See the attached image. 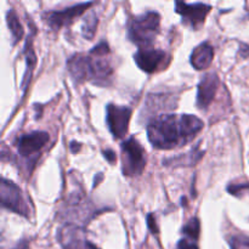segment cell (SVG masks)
Returning a JSON list of instances; mask_svg holds the SVG:
<instances>
[{"instance_id": "cell-1", "label": "cell", "mask_w": 249, "mask_h": 249, "mask_svg": "<svg viewBox=\"0 0 249 249\" xmlns=\"http://www.w3.org/2000/svg\"><path fill=\"white\" fill-rule=\"evenodd\" d=\"M203 126V122L192 114H163L148 123V140L158 150H172L194 140Z\"/></svg>"}, {"instance_id": "cell-2", "label": "cell", "mask_w": 249, "mask_h": 249, "mask_svg": "<svg viewBox=\"0 0 249 249\" xmlns=\"http://www.w3.org/2000/svg\"><path fill=\"white\" fill-rule=\"evenodd\" d=\"M109 46L101 41L90 50L88 55H74L67 61L68 72L75 83L90 80L96 85L109 84L113 67L108 58Z\"/></svg>"}, {"instance_id": "cell-3", "label": "cell", "mask_w": 249, "mask_h": 249, "mask_svg": "<svg viewBox=\"0 0 249 249\" xmlns=\"http://www.w3.org/2000/svg\"><path fill=\"white\" fill-rule=\"evenodd\" d=\"M160 16L156 11H147L130 19L128 24V38L141 48H148L160 33Z\"/></svg>"}, {"instance_id": "cell-4", "label": "cell", "mask_w": 249, "mask_h": 249, "mask_svg": "<svg viewBox=\"0 0 249 249\" xmlns=\"http://www.w3.org/2000/svg\"><path fill=\"white\" fill-rule=\"evenodd\" d=\"M146 167V152L135 138H129L122 143V172L125 177H136Z\"/></svg>"}, {"instance_id": "cell-5", "label": "cell", "mask_w": 249, "mask_h": 249, "mask_svg": "<svg viewBox=\"0 0 249 249\" xmlns=\"http://www.w3.org/2000/svg\"><path fill=\"white\" fill-rule=\"evenodd\" d=\"M0 195H1V204L4 208L18 215L28 218V206H27L21 189L16 184L2 178L1 184H0Z\"/></svg>"}, {"instance_id": "cell-6", "label": "cell", "mask_w": 249, "mask_h": 249, "mask_svg": "<svg viewBox=\"0 0 249 249\" xmlns=\"http://www.w3.org/2000/svg\"><path fill=\"white\" fill-rule=\"evenodd\" d=\"M94 5V2H82V4H75L73 6L66 7L63 10L57 11H48L43 14V21L53 31H58L62 27L68 26L77 18L78 16L84 14L88 9Z\"/></svg>"}, {"instance_id": "cell-7", "label": "cell", "mask_w": 249, "mask_h": 249, "mask_svg": "<svg viewBox=\"0 0 249 249\" xmlns=\"http://www.w3.org/2000/svg\"><path fill=\"white\" fill-rule=\"evenodd\" d=\"M106 121L109 131L114 139H122L126 135L131 118V109L129 107L107 105Z\"/></svg>"}, {"instance_id": "cell-8", "label": "cell", "mask_w": 249, "mask_h": 249, "mask_svg": "<svg viewBox=\"0 0 249 249\" xmlns=\"http://www.w3.org/2000/svg\"><path fill=\"white\" fill-rule=\"evenodd\" d=\"M134 58H135V62L139 68L150 74L162 70V68H165V66L168 65L167 61L169 60L164 50L153 49L151 46L139 49Z\"/></svg>"}, {"instance_id": "cell-9", "label": "cell", "mask_w": 249, "mask_h": 249, "mask_svg": "<svg viewBox=\"0 0 249 249\" xmlns=\"http://www.w3.org/2000/svg\"><path fill=\"white\" fill-rule=\"evenodd\" d=\"M211 10V5L203 2H195V4H187L182 1L175 2V11L182 17V22L195 29H198L204 23Z\"/></svg>"}, {"instance_id": "cell-10", "label": "cell", "mask_w": 249, "mask_h": 249, "mask_svg": "<svg viewBox=\"0 0 249 249\" xmlns=\"http://www.w3.org/2000/svg\"><path fill=\"white\" fill-rule=\"evenodd\" d=\"M58 241L62 249H100L88 240L84 229L71 224L61 229L58 232Z\"/></svg>"}, {"instance_id": "cell-11", "label": "cell", "mask_w": 249, "mask_h": 249, "mask_svg": "<svg viewBox=\"0 0 249 249\" xmlns=\"http://www.w3.org/2000/svg\"><path fill=\"white\" fill-rule=\"evenodd\" d=\"M49 134L46 131H32L19 136L17 140V150L22 157H32L40 152L41 148L49 142Z\"/></svg>"}, {"instance_id": "cell-12", "label": "cell", "mask_w": 249, "mask_h": 249, "mask_svg": "<svg viewBox=\"0 0 249 249\" xmlns=\"http://www.w3.org/2000/svg\"><path fill=\"white\" fill-rule=\"evenodd\" d=\"M219 89L218 74L214 72L208 73L202 78L197 90V107L199 109L208 108L209 105L215 97L216 91Z\"/></svg>"}, {"instance_id": "cell-13", "label": "cell", "mask_w": 249, "mask_h": 249, "mask_svg": "<svg viewBox=\"0 0 249 249\" xmlns=\"http://www.w3.org/2000/svg\"><path fill=\"white\" fill-rule=\"evenodd\" d=\"M214 58V49L209 43H202L192 51L190 63L197 71H203L212 65Z\"/></svg>"}, {"instance_id": "cell-14", "label": "cell", "mask_w": 249, "mask_h": 249, "mask_svg": "<svg viewBox=\"0 0 249 249\" xmlns=\"http://www.w3.org/2000/svg\"><path fill=\"white\" fill-rule=\"evenodd\" d=\"M24 56H26V72L23 74V79H22L21 88L23 91H26L27 87L31 83L32 74H33L34 67H36V53L33 50V44H32V36H29L28 40L26 41V45H24Z\"/></svg>"}, {"instance_id": "cell-15", "label": "cell", "mask_w": 249, "mask_h": 249, "mask_svg": "<svg viewBox=\"0 0 249 249\" xmlns=\"http://www.w3.org/2000/svg\"><path fill=\"white\" fill-rule=\"evenodd\" d=\"M202 157H203V152L199 151L198 148H195V150L190 151V152L185 153V155L168 158V160H165L163 163L167 165H174V167H192V165L196 164L198 160H201Z\"/></svg>"}, {"instance_id": "cell-16", "label": "cell", "mask_w": 249, "mask_h": 249, "mask_svg": "<svg viewBox=\"0 0 249 249\" xmlns=\"http://www.w3.org/2000/svg\"><path fill=\"white\" fill-rule=\"evenodd\" d=\"M6 22L7 26H9L10 32H11L12 39H14V44H16L17 41H19L23 36V27H22L21 22H19L18 17H17L16 12L14 10H10L6 14Z\"/></svg>"}, {"instance_id": "cell-17", "label": "cell", "mask_w": 249, "mask_h": 249, "mask_svg": "<svg viewBox=\"0 0 249 249\" xmlns=\"http://www.w3.org/2000/svg\"><path fill=\"white\" fill-rule=\"evenodd\" d=\"M97 17L95 15L94 11H90L89 15H87L83 21V26H82V34L85 39L88 40H91L95 36V32H96L97 28Z\"/></svg>"}, {"instance_id": "cell-18", "label": "cell", "mask_w": 249, "mask_h": 249, "mask_svg": "<svg viewBox=\"0 0 249 249\" xmlns=\"http://www.w3.org/2000/svg\"><path fill=\"white\" fill-rule=\"evenodd\" d=\"M182 232L187 238H191L194 241H198L199 232H201V225H199L198 218H191L187 221L186 225L182 229Z\"/></svg>"}, {"instance_id": "cell-19", "label": "cell", "mask_w": 249, "mask_h": 249, "mask_svg": "<svg viewBox=\"0 0 249 249\" xmlns=\"http://www.w3.org/2000/svg\"><path fill=\"white\" fill-rule=\"evenodd\" d=\"M231 249H249V237L243 235H236L230 238Z\"/></svg>"}, {"instance_id": "cell-20", "label": "cell", "mask_w": 249, "mask_h": 249, "mask_svg": "<svg viewBox=\"0 0 249 249\" xmlns=\"http://www.w3.org/2000/svg\"><path fill=\"white\" fill-rule=\"evenodd\" d=\"M177 249H199L198 245H197V241L191 240V238H181V240L178 242Z\"/></svg>"}, {"instance_id": "cell-21", "label": "cell", "mask_w": 249, "mask_h": 249, "mask_svg": "<svg viewBox=\"0 0 249 249\" xmlns=\"http://www.w3.org/2000/svg\"><path fill=\"white\" fill-rule=\"evenodd\" d=\"M147 223H148V229H150L151 231H152L153 233H157L158 232V230H157V225H156V220H155V218H153L152 215H148L147 216Z\"/></svg>"}, {"instance_id": "cell-22", "label": "cell", "mask_w": 249, "mask_h": 249, "mask_svg": "<svg viewBox=\"0 0 249 249\" xmlns=\"http://www.w3.org/2000/svg\"><path fill=\"white\" fill-rule=\"evenodd\" d=\"M104 156L109 163H114V160H116V153H114L112 150H109V148H107V150L104 151Z\"/></svg>"}, {"instance_id": "cell-23", "label": "cell", "mask_w": 249, "mask_h": 249, "mask_svg": "<svg viewBox=\"0 0 249 249\" xmlns=\"http://www.w3.org/2000/svg\"><path fill=\"white\" fill-rule=\"evenodd\" d=\"M11 249H29V243H28V241H27V240L19 241V242L17 243V245L15 246L14 248H11Z\"/></svg>"}, {"instance_id": "cell-24", "label": "cell", "mask_w": 249, "mask_h": 249, "mask_svg": "<svg viewBox=\"0 0 249 249\" xmlns=\"http://www.w3.org/2000/svg\"><path fill=\"white\" fill-rule=\"evenodd\" d=\"M240 53L243 56V57H248V56H249V46L246 45V44H241Z\"/></svg>"}, {"instance_id": "cell-25", "label": "cell", "mask_w": 249, "mask_h": 249, "mask_svg": "<svg viewBox=\"0 0 249 249\" xmlns=\"http://www.w3.org/2000/svg\"><path fill=\"white\" fill-rule=\"evenodd\" d=\"M77 146L78 147H79V143H78L77 145V142H74V141H73V142H71V148H72V152H77V150H79V148H77Z\"/></svg>"}]
</instances>
